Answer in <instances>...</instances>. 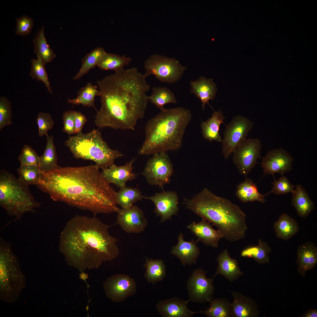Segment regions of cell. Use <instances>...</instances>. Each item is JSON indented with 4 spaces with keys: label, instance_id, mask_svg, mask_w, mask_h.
<instances>
[{
    "label": "cell",
    "instance_id": "6da1fadb",
    "mask_svg": "<svg viewBox=\"0 0 317 317\" xmlns=\"http://www.w3.org/2000/svg\"><path fill=\"white\" fill-rule=\"evenodd\" d=\"M97 166L61 167L42 173L36 185L55 201L89 211L109 214L118 209L117 192Z\"/></svg>",
    "mask_w": 317,
    "mask_h": 317
},
{
    "label": "cell",
    "instance_id": "7a4b0ae2",
    "mask_svg": "<svg viewBox=\"0 0 317 317\" xmlns=\"http://www.w3.org/2000/svg\"><path fill=\"white\" fill-rule=\"evenodd\" d=\"M135 68L115 72L97 81L101 107L94 122L99 128L134 130L147 108L150 86Z\"/></svg>",
    "mask_w": 317,
    "mask_h": 317
},
{
    "label": "cell",
    "instance_id": "3957f363",
    "mask_svg": "<svg viewBox=\"0 0 317 317\" xmlns=\"http://www.w3.org/2000/svg\"><path fill=\"white\" fill-rule=\"evenodd\" d=\"M109 226L96 217L76 215L67 223L60 237L59 249L69 265L83 271L97 269L119 254L117 239Z\"/></svg>",
    "mask_w": 317,
    "mask_h": 317
},
{
    "label": "cell",
    "instance_id": "277c9868",
    "mask_svg": "<svg viewBox=\"0 0 317 317\" xmlns=\"http://www.w3.org/2000/svg\"><path fill=\"white\" fill-rule=\"evenodd\" d=\"M186 208L214 225L230 242L243 238L247 227L246 215L237 205L207 188L186 200Z\"/></svg>",
    "mask_w": 317,
    "mask_h": 317
},
{
    "label": "cell",
    "instance_id": "5b68a950",
    "mask_svg": "<svg viewBox=\"0 0 317 317\" xmlns=\"http://www.w3.org/2000/svg\"><path fill=\"white\" fill-rule=\"evenodd\" d=\"M191 118L190 110L183 107L161 111L147 122L145 139L139 154L148 156L180 149Z\"/></svg>",
    "mask_w": 317,
    "mask_h": 317
},
{
    "label": "cell",
    "instance_id": "8992f818",
    "mask_svg": "<svg viewBox=\"0 0 317 317\" xmlns=\"http://www.w3.org/2000/svg\"><path fill=\"white\" fill-rule=\"evenodd\" d=\"M64 143L75 158L92 161L102 170L114 164L116 159L123 156L108 146L98 129H94L87 133L81 132L69 136Z\"/></svg>",
    "mask_w": 317,
    "mask_h": 317
},
{
    "label": "cell",
    "instance_id": "52a82bcc",
    "mask_svg": "<svg viewBox=\"0 0 317 317\" xmlns=\"http://www.w3.org/2000/svg\"><path fill=\"white\" fill-rule=\"evenodd\" d=\"M0 205L17 220L27 212H34L41 204L35 199L28 186L13 174L2 170L0 173Z\"/></svg>",
    "mask_w": 317,
    "mask_h": 317
},
{
    "label": "cell",
    "instance_id": "ba28073f",
    "mask_svg": "<svg viewBox=\"0 0 317 317\" xmlns=\"http://www.w3.org/2000/svg\"><path fill=\"white\" fill-rule=\"evenodd\" d=\"M26 286L25 275L11 245L0 240V299L12 303L17 301Z\"/></svg>",
    "mask_w": 317,
    "mask_h": 317
},
{
    "label": "cell",
    "instance_id": "9c48e42d",
    "mask_svg": "<svg viewBox=\"0 0 317 317\" xmlns=\"http://www.w3.org/2000/svg\"><path fill=\"white\" fill-rule=\"evenodd\" d=\"M144 66L146 77L153 75L160 82L170 83L178 81L186 69L175 59L157 54L148 58Z\"/></svg>",
    "mask_w": 317,
    "mask_h": 317
},
{
    "label": "cell",
    "instance_id": "30bf717a",
    "mask_svg": "<svg viewBox=\"0 0 317 317\" xmlns=\"http://www.w3.org/2000/svg\"><path fill=\"white\" fill-rule=\"evenodd\" d=\"M153 155L147 162L142 174L150 185L162 187L170 183L173 171V165L165 152Z\"/></svg>",
    "mask_w": 317,
    "mask_h": 317
},
{
    "label": "cell",
    "instance_id": "8fae6325",
    "mask_svg": "<svg viewBox=\"0 0 317 317\" xmlns=\"http://www.w3.org/2000/svg\"><path fill=\"white\" fill-rule=\"evenodd\" d=\"M253 125V122L239 115L234 118L226 125L222 141V152L225 158H228L237 146L246 139Z\"/></svg>",
    "mask_w": 317,
    "mask_h": 317
},
{
    "label": "cell",
    "instance_id": "7c38bea8",
    "mask_svg": "<svg viewBox=\"0 0 317 317\" xmlns=\"http://www.w3.org/2000/svg\"><path fill=\"white\" fill-rule=\"evenodd\" d=\"M262 144L258 139H246L234 152L232 160L240 173L246 177L261 158Z\"/></svg>",
    "mask_w": 317,
    "mask_h": 317
},
{
    "label": "cell",
    "instance_id": "4fadbf2b",
    "mask_svg": "<svg viewBox=\"0 0 317 317\" xmlns=\"http://www.w3.org/2000/svg\"><path fill=\"white\" fill-rule=\"evenodd\" d=\"M208 271L201 268L194 270L187 281L189 299L193 302H210L213 299L215 287L213 278H208Z\"/></svg>",
    "mask_w": 317,
    "mask_h": 317
},
{
    "label": "cell",
    "instance_id": "5bb4252c",
    "mask_svg": "<svg viewBox=\"0 0 317 317\" xmlns=\"http://www.w3.org/2000/svg\"><path fill=\"white\" fill-rule=\"evenodd\" d=\"M107 297L113 301L120 302L134 294L136 284L134 279L124 274H118L107 278L103 283Z\"/></svg>",
    "mask_w": 317,
    "mask_h": 317
},
{
    "label": "cell",
    "instance_id": "9a60e30c",
    "mask_svg": "<svg viewBox=\"0 0 317 317\" xmlns=\"http://www.w3.org/2000/svg\"><path fill=\"white\" fill-rule=\"evenodd\" d=\"M294 160L286 150L279 148L269 151L262 159L261 164L265 174L278 173L283 176L292 169Z\"/></svg>",
    "mask_w": 317,
    "mask_h": 317
},
{
    "label": "cell",
    "instance_id": "2e32d148",
    "mask_svg": "<svg viewBox=\"0 0 317 317\" xmlns=\"http://www.w3.org/2000/svg\"><path fill=\"white\" fill-rule=\"evenodd\" d=\"M117 223L128 233H139L143 231L148 222L143 211L136 205L118 209Z\"/></svg>",
    "mask_w": 317,
    "mask_h": 317
},
{
    "label": "cell",
    "instance_id": "e0dca14e",
    "mask_svg": "<svg viewBox=\"0 0 317 317\" xmlns=\"http://www.w3.org/2000/svg\"><path fill=\"white\" fill-rule=\"evenodd\" d=\"M144 197L150 200L154 203V212L157 216L160 217L161 222L170 220L172 216L177 215L179 211L178 197L175 192L164 191L156 193L150 197Z\"/></svg>",
    "mask_w": 317,
    "mask_h": 317
},
{
    "label": "cell",
    "instance_id": "ac0fdd59",
    "mask_svg": "<svg viewBox=\"0 0 317 317\" xmlns=\"http://www.w3.org/2000/svg\"><path fill=\"white\" fill-rule=\"evenodd\" d=\"M190 301L184 300L173 297L169 299L159 301L156 308L163 317H191L198 312L190 310L187 305Z\"/></svg>",
    "mask_w": 317,
    "mask_h": 317
},
{
    "label": "cell",
    "instance_id": "d6986e66",
    "mask_svg": "<svg viewBox=\"0 0 317 317\" xmlns=\"http://www.w3.org/2000/svg\"><path fill=\"white\" fill-rule=\"evenodd\" d=\"M182 232L178 236V242L176 245L172 247L171 254L179 259L181 264L184 267L195 264L200 254V250L197 245L198 241L192 239L186 241L183 239Z\"/></svg>",
    "mask_w": 317,
    "mask_h": 317
},
{
    "label": "cell",
    "instance_id": "ffe728a7",
    "mask_svg": "<svg viewBox=\"0 0 317 317\" xmlns=\"http://www.w3.org/2000/svg\"><path fill=\"white\" fill-rule=\"evenodd\" d=\"M134 159L125 165L118 166L114 164L102 170V176L109 183H112L119 188L126 186L127 182L134 179L136 174L133 172Z\"/></svg>",
    "mask_w": 317,
    "mask_h": 317
},
{
    "label": "cell",
    "instance_id": "44dd1931",
    "mask_svg": "<svg viewBox=\"0 0 317 317\" xmlns=\"http://www.w3.org/2000/svg\"><path fill=\"white\" fill-rule=\"evenodd\" d=\"M210 224L202 219L197 223L193 222L190 224L187 227L197 237L198 242L201 241L206 246L217 248L219 241L224 236L219 230L213 229Z\"/></svg>",
    "mask_w": 317,
    "mask_h": 317
},
{
    "label": "cell",
    "instance_id": "7402d4cb",
    "mask_svg": "<svg viewBox=\"0 0 317 317\" xmlns=\"http://www.w3.org/2000/svg\"><path fill=\"white\" fill-rule=\"evenodd\" d=\"M217 261L218 266L216 272L213 277V278L217 275L220 274L232 282L244 274L239 267L237 261L230 257L227 249L219 254Z\"/></svg>",
    "mask_w": 317,
    "mask_h": 317
},
{
    "label": "cell",
    "instance_id": "603a6c76",
    "mask_svg": "<svg viewBox=\"0 0 317 317\" xmlns=\"http://www.w3.org/2000/svg\"><path fill=\"white\" fill-rule=\"evenodd\" d=\"M230 291L233 298L231 303L232 317L259 316L257 306L251 298L236 291Z\"/></svg>",
    "mask_w": 317,
    "mask_h": 317
},
{
    "label": "cell",
    "instance_id": "cb8c5ba5",
    "mask_svg": "<svg viewBox=\"0 0 317 317\" xmlns=\"http://www.w3.org/2000/svg\"><path fill=\"white\" fill-rule=\"evenodd\" d=\"M190 92L199 98L202 103L203 110L210 100H213L217 91L216 84L212 79L200 76L198 79L190 82Z\"/></svg>",
    "mask_w": 317,
    "mask_h": 317
},
{
    "label": "cell",
    "instance_id": "d4e9b609",
    "mask_svg": "<svg viewBox=\"0 0 317 317\" xmlns=\"http://www.w3.org/2000/svg\"><path fill=\"white\" fill-rule=\"evenodd\" d=\"M296 262L299 273L305 276L306 271L312 269L317 263V248L312 242L300 245L297 251Z\"/></svg>",
    "mask_w": 317,
    "mask_h": 317
},
{
    "label": "cell",
    "instance_id": "484cf974",
    "mask_svg": "<svg viewBox=\"0 0 317 317\" xmlns=\"http://www.w3.org/2000/svg\"><path fill=\"white\" fill-rule=\"evenodd\" d=\"M291 203L298 215L306 218L314 209V203L305 189L300 184L295 186L292 192Z\"/></svg>",
    "mask_w": 317,
    "mask_h": 317
},
{
    "label": "cell",
    "instance_id": "4316f807",
    "mask_svg": "<svg viewBox=\"0 0 317 317\" xmlns=\"http://www.w3.org/2000/svg\"><path fill=\"white\" fill-rule=\"evenodd\" d=\"M235 194L243 203L257 201L264 203L266 201V195L259 192L256 184L249 178H246L237 186Z\"/></svg>",
    "mask_w": 317,
    "mask_h": 317
},
{
    "label": "cell",
    "instance_id": "83f0119b",
    "mask_svg": "<svg viewBox=\"0 0 317 317\" xmlns=\"http://www.w3.org/2000/svg\"><path fill=\"white\" fill-rule=\"evenodd\" d=\"M276 236L278 238L288 240L299 231L297 221L286 213L282 214L274 224Z\"/></svg>",
    "mask_w": 317,
    "mask_h": 317
},
{
    "label": "cell",
    "instance_id": "f1b7e54d",
    "mask_svg": "<svg viewBox=\"0 0 317 317\" xmlns=\"http://www.w3.org/2000/svg\"><path fill=\"white\" fill-rule=\"evenodd\" d=\"M220 111H214L211 117L206 121L203 122L201 127L204 138L210 142L216 141H222L219 133L220 127L224 123L225 119Z\"/></svg>",
    "mask_w": 317,
    "mask_h": 317
},
{
    "label": "cell",
    "instance_id": "f546056e",
    "mask_svg": "<svg viewBox=\"0 0 317 317\" xmlns=\"http://www.w3.org/2000/svg\"><path fill=\"white\" fill-rule=\"evenodd\" d=\"M47 143L43 155L39 157L38 167L42 173L54 169L59 166L56 147L54 144L53 136H46Z\"/></svg>",
    "mask_w": 317,
    "mask_h": 317
},
{
    "label": "cell",
    "instance_id": "4dcf8cb0",
    "mask_svg": "<svg viewBox=\"0 0 317 317\" xmlns=\"http://www.w3.org/2000/svg\"><path fill=\"white\" fill-rule=\"evenodd\" d=\"M44 27L39 30L33 40L34 52L45 64L51 62L56 57L53 50L47 43L44 33Z\"/></svg>",
    "mask_w": 317,
    "mask_h": 317
},
{
    "label": "cell",
    "instance_id": "1f68e13d",
    "mask_svg": "<svg viewBox=\"0 0 317 317\" xmlns=\"http://www.w3.org/2000/svg\"><path fill=\"white\" fill-rule=\"evenodd\" d=\"M272 249L268 244L261 239H259L256 246L247 247L241 252L240 255L243 257L253 258L259 264H264L269 262V254Z\"/></svg>",
    "mask_w": 317,
    "mask_h": 317
},
{
    "label": "cell",
    "instance_id": "d6a6232c",
    "mask_svg": "<svg viewBox=\"0 0 317 317\" xmlns=\"http://www.w3.org/2000/svg\"><path fill=\"white\" fill-rule=\"evenodd\" d=\"M144 265L146 269L144 277L148 282L154 284L165 277L166 266L163 260L147 258Z\"/></svg>",
    "mask_w": 317,
    "mask_h": 317
},
{
    "label": "cell",
    "instance_id": "836d02e7",
    "mask_svg": "<svg viewBox=\"0 0 317 317\" xmlns=\"http://www.w3.org/2000/svg\"><path fill=\"white\" fill-rule=\"evenodd\" d=\"M131 61L130 58L125 55L121 56L106 52L97 66L102 70H113L116 72L124 69Z\"/></svg>",
    "mask_w": 317,
    "mask_h": 317
},
{
    "label": "cell",
    "instance_id": "e575fe53",
    "mask_svg": "<svg viewBox=\"0 0 317 317\" xmlns=\"http://www.w3.org/2000/svg\"><path fill=\"white\" fill-rule=\"evenodd\" d=\"M96 85L90 82L87 83L77 92V96L75 98L68 100V103L78 105L82 104L84 106L93 107L95 109L94 102L96 96H99L100 92Z\"/></svg>",
    "mask_w": 317,
    "mask_h": 317
},
{
    "label": "cell",
    "instance_id": "d590c367",
    "mask_svg": "<svg viewBox=\"0 0 317 317\" xmlns=\"http://www.w3.org/2000/svg\"><path fill=\"white\" fill-rule=\"evenodd\" d=\"M209 308L198 313L208 317H232L231 303L225 298L213 299L210 302Z\"/></svg>",
    "mask_w": 317,
    "mask_h": 317
},
{
    "label": "cell",
    "instance_id": "8d00e7d4",
    "mask_svg": "<svg viewBox=\"0 0 317 317\" xmlns=\"http://www.w3.org/2000/svg\"><path fill=\"white\" fill-rule=\"evenodd\" d=\"M152 91L148 100L161 111L165 109L164 106L167 104L177 103L173 93L166 87H154Z\"/></svg>",
    "mask_w": 317,
    "mask_h": 317
},
{
    "label": "cell",
    "instance_id": "74e56055",
    "mask_svg": "<svg viewBox=\"0 0 317 317\" xmlns=\"http://www.w3.org/2000/svg\"><path fill=\"white\" fill-rule=\"evenodd\" d=\"M106 52L102 47L95 48L90 53H87L82 59L81 68L77 74L73 77V80L80 79L84 75L87 73L91 69L97 65L100 60Z\"/></svg>",
    "mask_w": 317,
    "mask_h": 317
},
{
    "label": "cell",
    "instance_id": "f35d334b",
    "mask_svg": "<svg viewBox=\"0 0 317 317\" xmlns=\"http://www.w3.org/2000/svg\"><path fill=\"white\" fill-rule=\"evenodd\" d=\"M142 193L137 188H131L126 186L120 188L117 192V204L122 208H128L143 198Z\"/></svg>",
    "mask_w": 317,
    "mask_h": 317
},
{
    "label": "cell",
    "instance_id": "ab89813d",
    "mask_svg": "<svg viewBox=\"0 0 317 317\" xmlns=\"http://www.w3.org/2000/svg\"><path fill=\"white\" fill-rule=\"evenodd\" d=\"M17 172L18 178L28 186L36 185L40 181L42 175L38 167L35 165L21 164Z\"/></svg>",
    "mask_w": 317,
    "mask_h": 317
},
{
    "label": "cell",
    "instance_id": "60d3db41",
    "mask_svg": "<svg viewBox=\"0 0 317 317\" xmlns=\"http://www.w3.org/2000/svg\"><path fill=\"white\" fill-rule=\"evenodd\" d=\"M45 65L39 59H33L31 60V69L29 75L32 79L43 82L48 91L52 94L48 75L45 68Z\"/></svg>",
    "mask_w": 317,
    "mask_h": 317
},
{
    "label": "cell",
    "instance_id": "b9f144b4",
    "mask_svg": "<svg viewBox=\"0 0 317 317\" xmlns=\"http://www.w3.org/2000/svg\"><path fill=\"white\" fill-rule=\"evenodd\" d=\"M11 104L5 97L0 98V130L12 123Z\"/></svg>",
    "mask_w": 317,
    "mask_h": 317
},
{
    "label": "cell",
    "instance_id": "7bdbcfd3",
    "mask_svg": "<svg viewBox=\"0 0 317 317\" xmlns=\"http://www.w3.org/2000/svg\"><path fill=\"white\" fill-rule=\"evenodd\" d=\"M39 157L37 153L32 147L28 145H24L18 157L21 164L38 166Z\"/></svg>",
    "mask_w": 317,
    "mask_h": 317
},
{
    "label": "cell",
    "instance_id": "ee69618b",
    "mask_svg": "<svg viewBox=\"0 0 317 317\" xmlns=\"http://www.w3.org/2000/svg\"><path fill=\"white\" fill-rule=\"evenodd\" d=\"M273 187L271 191L266 194L273 193L277 195L284 194L292 193L294 190V186L291 183L286 176H282L279 180L274 179L272 183Z\"/></svg>",
    "mask_w": 317,
    "mask_h": 317
},
{
    "label": "cell",
    "instance_id": "f6af8a7d",
    "mask_svg": "<svg viewBox=\"0 0 317 317\" xmlns=\"http://www.w3.org/2000/svg\"><path fill=\"white\" fill-rule=\"evenodd\" d=\"M36 122L38 127V135L40 137L47 136L48 131L53 128L54 124V121L50 115L43 112L38 114Z\"/></svg>",
    "mask_w": 317,
    "mask_h": 317
},
{
    "label": "cell",
    "instance_id": "bcb514c9",
    "mask_svg": "<svg viewBox=\"0 0 317 317\" xmlns=\"http://www.w3.org/2000/svg\"><path fill=\"white\" fill-rule=\"evenodd\" d=\"M16 34L25 36L30 33L33 25L32 18L26 16H23L16 18Z\"/></svg>",
    "mask_w": 317,
    "mask_h": 317
},
{
    "label": "cell",
    "instance_id": "7dc6e473",
    "mask_svg": "<svg viewBox=\"0 0 317 317\" xmlns=\"http://www.w3.org/2000/svg\"><path fill=\"white\" fill-rule=\"evenodd\" d=\"M75 111H68L63 115L64 125L63 131L69 134H75L74 129Z\"/></svg>",
    "mask_w": 317,
    "mask_h": 317
},
{
    "label": "cell",
    "instance_id": "c3c4849f",
    "mask_svg": "<svg viewBox=\"0 0 317 317\" xmlns=\"http://www.w3.org/2000/svg\"><path fill=\"white\" fill-rule=\"evenodd\" d=\"M87 120L86 116L80 112L75 111L74 129L75 134L82 132V128Z\"/></svg>",
    "mask_w": 317,
    "mask_h": 317
},
{
    "label": "cell",
    "instance_id": "681fc988",
    "mask_svg": "<svg viewBox=\"0 0 317 317\" xmlns=\"http://www.w3.org/2000/svg\"><path fill=\"white\" fill-rule=\"evenodd\" d=\"M302 316L304 317H317V311L316 310L314 309H310L302 315Z\"/></svg>",
    "mask_w": 317,
    "mask_h": 317
}]
</instances>
